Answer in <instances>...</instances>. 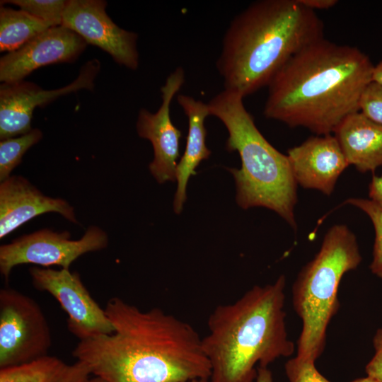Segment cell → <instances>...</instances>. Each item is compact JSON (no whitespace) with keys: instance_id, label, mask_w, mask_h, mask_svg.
<instances>
[{"instance_id":"cell-1","label":"cell","mask_w":382,"mask_h":382,"mask_svg":"<svg viewBox=\"0 0 382 382\" xmlns=\"http://www.w3.org/2000/svg\"><path fill=\"white\" fill-rule=\"evenodd\" d=\"M105 313L111 334L80 340L72 352L108 382H188L209 378L202 337L188 323L158 308L142 311L119 297Z\"/></svg>"},{"instance_id":"cell-2","label":"cell","mask_w":382,"mask_h":382,"mask_svg":"<svg viewBox=\"0 0 382 382\" xmlns=\"http://www.w3.org/2000/svg\"><path fill=\"white\" fill-rule=\"evenodd\" d=\"M374 66L357 47L320 39L292 57L272 78L264 115L317 135L331 134L359 112Z\"/></svg>"},{"instance_id":"cell-3","label":"cell","mask_w":382,"mask_h":382,"mask_svg":"<svg viewBox=\"0 0 382 382\" xmlns=\"http://www.w3.org/2000/svg\"><path fill=\"white\" fill-rule=\"evenodd\" d=\"M323 35V21L299 0L252 3L224 37L216 67L224 89L244 98L268 86L292 57Z\"/></svg>"},{"instance_id":"cell-4","label":"cell","mask_w":382,"mask_h":382,"mask_svg":"<svg viewBox=\"0 0 382 382\" xmlns=\"http://www.w3.org/2000/svg\"><path fill=\"white\" fill-rule=\"evenodd\" d=\"M284 275L273 283L254 286L233 303L215 307L202 338L211 366V382H253L257 368L291 356L284 311Z\"/></svg>"},{"instance_id":"cell-5","label":"cell","mask_w":382,"mask_h":382,"mask_svg":"<svg viewBox=\"0 0 382 382\" xmlns=\"http://www.w3.org/2000/svg\"><path fill=\"white\" fill-rule=\"evenodd\" d=\"M243 97L224 90L207 103L209 114L226 127V149L237 151L241 168H228L236 186V202L243 209L273 210L294 230L297 183L286 155L273 147L257 128Z\"/></svg>"},{"instance_id":"cell-6","label":"cell","mask_w":382,"mask_h":382,"mask_svg":"<svg viewBox=\"0 0 382 382\" xmlns=\"http://www.w3.org/2000/svg\"><path fill=\"white\" fill-rule=\"evenodd\" d=\"M361 261L355 235L346 225L332 226L319 251L300 271L292 287L293 306L302 320L296 356L313 361L320 356L328 324L340 306L337 291L341 279Z\"/></svg>"},{"instance_id":"cell-7","label":"cell","mask_w":382,"mask_h":382,"mask_svg":"<svg viewBox=\"0 0 382 382\" xmlns=\"http://www.w3.org/2000/svg\"><path fill=\"white\" fill-rule=\"evenodd\" d=\"M51 331L39 304L11 287L0 289V369L48 355Z\"/></svg>"},{"instance_id":"cell-8","label":"cell","mask_w":382,"mask_h":382,"mask_svg":"<svg viewBox=\"0 0 382 382\" xmlns=\"http://www.w3.org/2000/svg\"><path fill=\"white\" fill-rule=\"evenodd\" d=\"M70 236L68 231L41 229L1 245V274L8 281L12 269L23 264L57 265L69 270L79 257L102 250L108 243L107 233L96 226H91L79 240H71Z\"/></svg>"},{"instance_id":"cell-9","label":"cell","mask_w":382,"mask_h":382,"mask_svg":"<svg viewBox=\"0 0 382 382\" xmlns=\"http://www.w3.org/2000/svg\"><path fill=\"white\" fill-rule=\"evenodd\" d=\"M33 285L51 294L68 316L67 328L79 341L112 333L114 328L105 309L93 299L78 272L32 267Z\"/></svg>"},{"instance_id":"cell-10","label":"cell","mask_w":382,"mask_h":382,"mask_svg":"<svg viewBox=\"0 0 382 382\" xmlns=\"http://www.w3.org/2000/svg\"><path fill=\"white\" fill-rule=\"evenodd\" d=\"M100 68V62L93 59L83 66L73 82L54 90H44L34 83L23 80L2 83L0 86V139L16 137L31 131L35 108L42 107L72 92L93 89Z\"/></svg>"},{"instance_id":"cell-11","label":"cell","mask_w":382,"mask_h":382,"mask_svg":"<svg viewBox=\"0 0 382 382\" xmlns=\"http://www.w3.org/2000/svg\"><path fill=\"white\" fill-rule=\"evenodd\" d=\"M106 6L103 0L67 1L61 25L108 52L119 64L135 70L139 66L138 35L116 25L107 14Z\"/></svg>"},{"instance_id":"cell-12","label":"cell","mask_w":382,"mask_h":382,"mask_svg":"<svg viewBox=\"0 0 382 382\" xmlns=\"http://www.w3.org/2000/svg\"><path fill=\"white\" fill-rule=\"evenodd\" d=\"M185 83V71L176 68L161 88L162 103L156 112L141 109L137 122L139 136L151 141L154 157L149 170L158 183L175 181L181 132L172 122L170 103Z\"/></svg>"},{"instance_id":"cell-13","label":"cell","mask_w":382,"mask_h":382,"mask_svg":"<svg viewBox=\"0 0 382 382\" xmlns=\"http://www.w3.org/2000/svg\"><path fill=\"white\" fill-rule=\"evenodd\" d=\"M87 43L74 31L62 26L51 27L18 50L0 59V81H22L35 69L56 63L72 62Z\"/></svg>"},{"instance_id":"cell-14","label":"cell","mask_w":382,"mask_h":382,"mask_svg":"<svg viewBox=\"0 0 382 382\" xmlns=\"http://www.w3.org/2000/svg\"><path fill=\"white\" fill-rule=\"evenodd\" d=\"M286 156L297 184L328 196L349 166L338 141L332 134L311 137L289 149Z\"/></svg>"},{"instance_id":"cell-15","label":"cell","mask_w":382,"mask_h":382,"mask_svg":"<svg viewBox=\"0 0 382 382\" xmlns=\"http://www.w3.org/2000/svg\"><path fill=\"white\" fill-rule=\"evenodd\" d=\"M57 212L77 224L74 208L64 199L45 195L26 178L12 175L0 184V238L34 217Z\"/></svg>"},{"instance_id":"cell-16","label":"cell","mask_w":382,"mask_h":382,"mask_svg":"<svg viewBox=\"0 0 382 382\" xmlns=\"http://www.w3.org/2000/svg\"><path fill=\"white\" fill-rule=\"evenodd\" d=\"M334 136L349 165L359 172H374L382 166V125L357 112L342 122Z\"/></svg>"},{"instance_id":"cell-17","label":"cell","mask_w":382,"mask_h":382,"mask_svg":"<svg viewBox=\"0 0 382 382\" xmlns=\"http://www.w3.org/2000/svg\"><path fill=\"white\" fill-rule=\"evenodd\" d=\"M177 101L188 119L186 147L177 168V190L173 209L180 214L186 201V187L189 178L196 174L195 169L202 160L207 159L211 151L206 145L207 130L204 120L209 114L207 103L187 95H179Z\"/></svg>"},{"instance_id":"cell-18","label":"cell","mask_w":382,"mask_h":382,"mask_svg":"<svg viewBox=\"0 0 382 382\" xmlns=\"http://www.w3.org/2000/svg\"><path fill=\"white\" fill-rule=\"evenodd\" d=\"M91 374L82 361L67 364L47 355L27 364L0 369V382H86Z\"/></svg>"},{"instance_id":"cell-19","label":"cell","mask_w":382,"mask_h":382,"mask_svg":"<svg viewBox=\"0 0 382 382\" xmlns=\"http://www.w3.org/2000/svg\"><path fill=\"white\" fill-rule=\"evenodd\" d=\"M52 26L22 9L0 8V51H16Z\"/></svg>"},{"instance_id":"cell-20","label":"cell","mask_w":382,"mask_h":382,"mask_svg":"<svg viewBox=\"0 0 382 382\" xmlns=\"http://www.w3.org/2000/svg\"><path fill=\"white\" fill-rule=\"evenodd\" d=\"M42 137L40 129H33L18 137L2 139L0 141V181L10 177L12 170L21 162L24 154Z\"/></svg>"},{"instance_id":"cell-21","label":"cell","mask_w":382,"mask_h":382,"mask_svg":"<svg viewBox=\"0 0 382 382\" xmlns=\"http://www.w3.org/2000/svg\"><path fill=\"white\" fill-rule=\"evenodd\" d=\"M343 204H352L360 209L370 218L375 230L373 260L370 268L374 274L382 279V207L371 199L362 198H349Z\"/></svg>"},{"instance_id":"cell-22","label":"cell","mask_w":382,"mask_h":382,"mask_svg":"<svg viewBox=\"0 0 382 382\" xmlns=\"http://www.w3.org/2000/svg\"><path fill=\"white\" fill-rule=\"evenodd\" d=\"M66 2L64 0H10L1 1V4H14L54 27L62 25Z\"/></svg>"},{"instance_id":"cell-23","label":"cell","mask_w":382,"mask_h":382,"mask_svg":"<svg viewBox=\"0 0 382 382\" xmlns=\"http://www.w3.org/2000/svg\"><path fill=\"white\" fill-rule=\"evenodd\" d=\"M289 382H330L316 368L315 361L296 356L285 364Z\"/></svg>"},{"instance_id":"cell-24","label":"cell","mask_w":382,"mask_h":382,"mask_svg":"<svg viewBox=\"0 0 382 382\" xmlns=\"http://www.w3.org/2000/svg\"><path fill=\"white\" fill-rule=\"evenodd\" d=\"M359 112L382 125V86L371 81L365 88L359 101Z\"/></svg>"},{"instance_id":"cell-25","label":"cell","mask_w":382,"mask_h":382,"mask_svg":"<svg viewBox=\"0 0 382 382\" xmlns=\"http://www.w3.org/2000/svg\"><path fill=\"white\" fill-rule=\"evenodd\" d=\"M375 354L366 366L367 376L378 382H382V328L377 330L374 337Z\"/></svg>"},{"instance_id":"cell-26","label":"cell","mask_w":382,"mask_h":382,"mask_svg":"<svg viewBox=\"0 0 382 382\" xmlns=\"http://www.w3.org/2000/svg\"><path fill=\"white\" fill-rule=\"evenodd\" d=\"M369 195L371 200L382 207V176L372 177L369 185Z\"/></svg>"},{"instance_id":"cell-27","label":"cell","mask_w":382,"mask_h":382,"mask_svg":"<svg viewBox=\"0 0 382 382\" xmlns=\"http://www.w3.org/2000/svg\"><path fill=\"white\" fill-rule=\"evenodd\" d=\"M299 2L306 8L315 10L328 9L335 5L338 1L337 0H299Z\"/></svg>"},{"instance_id":"cell-28","label":"cell","mask_w":382,"mask_h":382,"mask_svg":"<svg viewBox=\"0 0 382 382\" xmlns=\"http://www.w3.org/2000/svg\"><path fill=\"white\" fill-rule=\"evenodd\" d=\"M255 382H273L272 372L267 367H259Z\"/></svg>"},{"instance_id":"cell-29","label":"cell","mask_w":382,"mask_h":382,"mask_svg":"<svg viewBox=\"0 0 382 382\" xmlns=\"http://www.w3.org/2000/svg\"><path fill=\"white\" fill-rule=\"evenodd\" d=\"M372 81L382 86V59L374 66Z\"/></svg>"},{"instance_id":"cell-30","label":"cell","mask_w":382,"mask_h":382,"mask_svg":"<svg viewBox=\"0 0 382 382\" xmlns=\"http://www.w3.org/2000/svg\"><path fill=\"white\" fill-rule=\"evenodd\" d=\"M351 382H378V381L367 376L365 378H357Z\"/></svg>"},{"instance_id":"cell-31","label":"cell","mask_w":382,"mask_h":382,"mask_svg":"<svg viewBox=\"0 0 382 382\" xmlns=\"http://www.w3.org/2000/svg\"><path fill=\"white\" fill-rule=\"evenodd\" d=\"M86 382H108V381H106L105 380L100 377L95 376L94 378H90Z\"/></svg>"},{"instance_id":"cell-32","label":"cell","mask_w":382,"mask_h":382,"mask_svg":"<svg viewBox=\"0 0 382 382\" xmlns=\"http://www.w3.org/2000/svg\"><path fill=\"white\" fill-rule=\"evenodd\" d=\"M188 382H211L209 378H199L195 379Z\"/></svg>"}]
</instances>
